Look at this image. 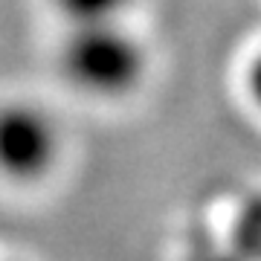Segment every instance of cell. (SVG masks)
I'll return each mask as SVG.
<instances>
[{
	"label": "cell",
	"instance_id": "1",
	"mask_svg": "<svg viewBox=\"0 0 261 261\" xmlns=\"http://www.w3.org/2000/svg\"><path fill=\"white\" fill-rule=\"evenodd\" d=\"M151 53L128 20L75 23L58 44V73L73 90L99 102H119L142 87Z\"/></svg>",
	"mask_w": 261,
	"mask_h": 261
},
{
	"label": "cell",
	"instance_id": "2",
	"mask_svg": "<svg viewBox=\"0 0 261 261\" xmlns=\"http://www.w3.org/2000/svg\"><path fill=\"white\" fill-rule=\"evenodd\" d=\"M64 154L58 119L29 99L0 102V177L18 186L47 180Z\"/></svg>",
	"mask_w": 261,
	"mask_h": 261
},
{
	"label": "cell",
	"instance_id": "3",
	"mask_svg": "<svg viewBox=\"0 0 261 261\" xmlns=\"http://www.w3.org/2000/svg\"><path fill=\"white\" fill-rule=\"evenodd\" d=\"M64 27L75 23H108V20H128L130 9L140 0H49Z\"/></svg>",
	"mask_w": 261,
	"mask_h": 261
},
{
	"label": "cell",
	"instance_id": "4",
	"mask_svg": "<svg viewBox=\"0 0 261 261\" xmlns=\"http://www.w3.org/2000/svg\"><path fill=\"white\" fill-rule=\"evenodd\" d=\"M183 261H250L241 250L221 247V244H200L195 250H189Z\"/></svg>",
	"mask_w": 261,
	"mask_h": 261
},
{
	"label": "cell",
	"instance_id": "5",
	"mask_svg": "<svg viewBox=\"0 0 261 261\" xmlns=\"http://www.w3.org/2000/svg\"><path fill=\"white\" fill-rule=\"evenodd\" d=\"M247 96H250L252 105L261 111V49L252 56L250 67H247Z\"/></svg>",
	"mask_w": 261,
	"mask_h": 261
}]
</instances>
